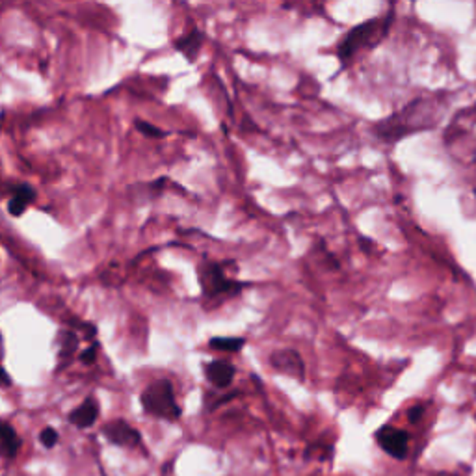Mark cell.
<instances>
[{"mask_svg": "<svg viewBox=\"0 0 476 476\" xmlns=\"http://www.w3.org/2000/svg\"><path fill=\"white\" fill-rule=\"evenodd\" d=\"M21 439L13 426L8 423H0V458L13 459L19 454Z\"/></svg>", "mask_w": 476, "mask_h": 476, "instance_id": "cell-12", "label": "cell"}, {"mask_svg": "<svg viewBox=\"0 0 476 476\" xmlns=\"http://www.w3.org/2000/svg\"><path fill=\"white\" fill-rule=\"evenodd\" d=\"M103 436L117 447L123 448H134L139 445V432L133 428L127 420L117 418V420H110L103 426Z\"/></svg>", "mask_w": 476, "mask_h": 476, "instance_id": "cell-7", "label": "cell"}, {"mask_svg": "<svg viewBox=\"0 0 476 476\" xmlns=\"http://www.w3.org/2000/svg\"><path fill=\"white\" fill-rule=\"evenodd\" d=\"M232 261L216 262L203 261L198 268L199 287L205 300H227V298L238 296L240 292L250 287L248 281H238L227 273V266Z\"/></svg>", "mask_w": 476, "mask_h": 476, "instance_id": "cell-3", "label": "cell"}, {"mask_svg": "<svg viewBox=\"0 0 476 476\" xmlns=\"http://www.w3.org/2000/svg\"><path fill=\"white\" fill-rule=\"evenodd\" d=\"M376 443L385 454H389L395 459H406L409 450V434L402 428H395L391 424H385L376 432Z\"/></svg>", "mask_w": 476, "mask_h": 476, "instance_id": "cell-5", "label": "cell"}, {"mask_svg": "<svg viewBox=\"0 0 476 476\" xmlns=\"http://www.w3.org/2000/svg\"><path fill=\"white\" fill-rule=\"evenodd\" d=\"M270 365L275 372L291 376L298 382L305 380V363H303L302 355L298 354L296 350L283 348L275 350L270 354Z\"/></svg>", "mask_w": 476, "mask_h": 476, "instance_id": "cell-6", "label": "cell"}, {"mask_svg": "<svg viewBox=\"0 0 476 476\" xmlns=\"http://www.w3.org/2000/svg\"><path fill=\"white\" fill-rule=\"evenodd\" d=\"M97 418H99V402L95 400L93 396L86 398L80 406L75 407L69 413V423L76 428H80V430L92 428L93 424L97 423Z\"/></svg>", "mask_w": 476, "mask_h": 476, "instance_id": "cell-10", "label": "cell"}, {"mask_svg": "<svg viewBox=\"0 0 476 476\" xmlns=\"http://www.w3.org/2000/svg\"><path fill=\"white\" fill-rule=\"evenodd\" d=\"M203 41H205V34L199 28H192L188 34L180 35L177 37L173 43V49L177 53H180L185 56L190 64H194L198 60L201 49H203Z\"/></svg>", "mask_w": 476, "mask_h": 476, "instance_id": "cell-9", "label": "cell"}, {"mask_svg": "<svg viewBox=\"0 0 476 476\" xmlns=\"http://www.w3.org/2000/svg\"><path fill=\"white\" fill-rule=\"evenodd\" d=\"M424 417V406H413L409 411H407V420L411 424H418L420 418Z\"/></svg>", "mask_w": 476, "mask_h": 476, "instance_id": "cell-19", "label": "cell"}, {"mask_svg": "<svg viewBox=\"0 0 476 476\" xmlns=\"http://www.w3.org/2000/svg\"><path fill=\"white\" fill-rule=\"evenodd\" d=\"M71 324H73V331H82L87 341L95 343V337H97V325L92 324V322H80V320H73Z\"/></svg>", "mask_w": 476, "mask_h": 476, "instance_id": "cell-16", "label": "cell"}, {"mask_svg": "<svg viewBox=\"0 0 476 476\" xmlns=\"http://www.w3.org/2000/svg\"><path fill=\"white\" fill-rule=\"evenodd\" d=\"M58 343H60V350H58V359L62 361L60 368H64L67 363H69L73 357H75V352L78 350V343L80 339L76 335V331L73 330H60L58 331Z\"/></svg>", "mask_w": 476, "mask_h": 476, "instance_id": "cell-13", "label": "cell"}, {"mask_svg": "<svg viewBox=\"0 0 476 476\" xmlns=\"http://www.w3.org/2000/svg\"><path fill=\"white\" fill-rule=\"evenodd\" d=\"M393 21H395V8H391L385 17L366 19L363 23L355 24L354 28H350L335 49L337 60L341 62V69H346L354 64V60L363 51L366 53V51L376 49L389 35Z\"/></svg>", "mask_w": 476, "mask_h": 476, "instance_id": "cell-2", "label": "cell"}, {"mask_svg": "<svg viewBox=\"0 0 476 476\" xmlns=\"http://www.w3.org/2000/svg\"><path fill=\"white\" fill-rule=\"evenodd\" d=\"M134 127H136V130H138L139 134H144V136H147V138L164 139L166 136H168V133H166V130L158 128L157 125H153V123L144 121V119H136V121H134Z\"/></svg>", "mask_w": 476, "mask_h": 476, "instance_id": "cell-15", "label": "cell"}, {"mask_svg": "<svg viewBox=\"0 0 476 476\" xmlns=\"http://www.w3.org/2000/svg\"><path fill=\"white\" fill-rule=\"evenodd\" d=\"M58 432L54 430V428H51V426H46L45 430H41L40 434V441L41 445L45 448H54L56 447V443H58Z\"/></svg>", "mask_w": 476, "mask_h": 476, "instance_id": "cell-17", "label": "cell"}, {"mask_svg": "<svg viewBox=\"0 0 476 476\" xmlns=\"http://www.w3.org/2000/svg\"><path fill=\"white\" fill-rule=\"evenodd\" d=\"M439 99L432 97H418L406 105L402 110L395 112L393 116L385 117L372 127V134L384 144H398L407 136L430 130L441 121L443 110L439 108Z\"/></svg>", "mask_w": 476, "mask_h": 476, "instance_id": "cell-1", "label": "cell"}, {"mask_svg": "<svg viewBox=\"0 0 476 476\" xmlns=\"http://www.w3.org/2000/svg\"><path fill=\"white\" fill-rule=\"evenodd\" d=\"M205 377L212 387L216 389H227L231 387L237 376V366L232 365L231 361L226 359H212L209 363H205L203 366Z\"/></svg>", "mask_w": 476, "mask_h": 476, "instance_id": "cell-8", "label": "cell"}, {"mask_svg": "<svg viewBox=\"0 0 476 476\" xmlns=\"http://www.w3.org/2000/svg\"><path fill=\"white\" fill-rule=\"evenodd\" d=\"M12 385V377L6 372V368L0 365V387H10Z\"/></svg>", "mask_w": 476, "mask_h": 476, "instance_id": "cell-20", "label": "cell"}, {"mask_svg": "<svg viewBox=\"0 0 476 476\" xmlns=\"http://www.w3.org/2000/svg\"><path fill=\"white\" fill-rule=\"evenodd\" d=\"M35 201V190L32 188L30 185H24V182H21V185H17L15 188H13V196L12 199L8 201V212L12 216H23L24 212H26V209H28L30 203H34Z\"/></svg>", "mask_w": 476, "mask_h": 476, "instance_id": "cell-11", "label": "cell"}, {"mask_svg": "<svg viewBox=\"0 0 476 476\" xmlns=\"http://www.w3.org/2000/svg\"><path fill=\"white\" fill-rule=\"evenodd\" d=\"M244 337H212L209 341V348L223 354H238L246 346Z\"/></svg>", "mask_w": 476, "mask_h": 476, "instance_id": "cell-14", "label": "cell"}, {"mask_svg": "<svg viewBox=\"0 0 476 476\" xmlns=\"http://www.w3.org/2000/svg\"><path fill=\"white\" fill-rule=\"evenodd\" d=\"M139 402H142V407H144V411L147 415L162 418V420L175 423L182 415V409H180L179 404H177V398H175L173 384L166 377L147 385L142 396H139Z\"/></svg>", "mask_w": 476, "mask_h": 476, "instance_id": "cell-4", "label": "cell"}, {"mask_svg": "<svg viewBox=\"0 0 476 476\" xmlns=\"http://www.w3.org/2000/svg\"><path fill=\"white\" fill-rule=\"evenodd\" d=\"M97 350H99V344L92 343V346L84 350L80 354V363H84V365H93L95 359H97Z\"/></svg>", "mask_w": 476, "mask_h": 476, "instance_id": "cell-18", "label": "cell"}]
</instances>
